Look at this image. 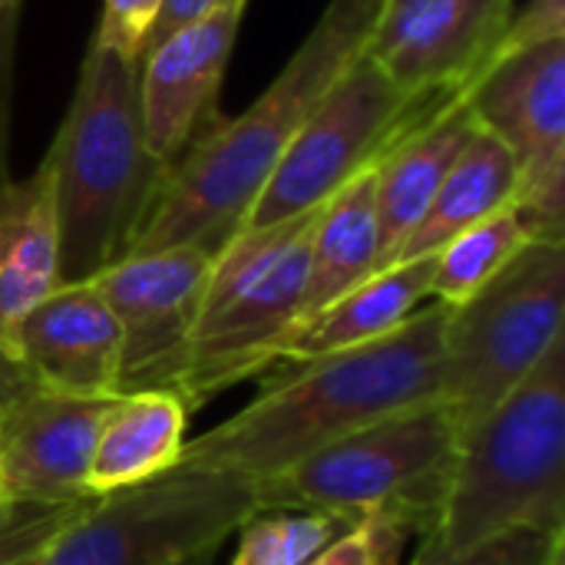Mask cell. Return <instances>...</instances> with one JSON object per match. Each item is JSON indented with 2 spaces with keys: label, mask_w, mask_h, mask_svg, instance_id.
<instances>
[{
  "label": "cell",
  "mask_w": 565,
  "mask_h": 565,
  "mask_svg": "<svg viewBox=\"0 0 565 565\" xmlns=\"http://www.w3.org/2000/svg\"><path fill=\"white\" fill-rule=\"evenodd\" d=\"M447 311L424 305L371 344L291 364L295 371L265 384L248 407L185 440L175 467L258 480L391 414L437 404Z\"/></svg>",
  "instance_id": "obj_1"
},
{
  "label": "cell",
  "mask_w": 565,
  "mask_h": 565,
  "mask_svg": "<svg viewBox=\"0 0 565 565\" xmlns=\"http://www.w3.org/2000/svg\"><path fill=\"white\" fill-rule=\"evenodd\" d=\"M30 387H36V381L26 374V367L20 364V358H13L10 351L0 348V417H3V411H7L13 401H20Z\"/></svg>",
  "instance_id": "obj_30"
},
{
  "label": "cell",
  "mask_w": 565,
  "mask_h": 565,
  "mask_svg": "<svg viewBox=\"0 0 565 565\" xmlns=\"http://www.w3.org/2000/svg\"><path fill=\"white\" fill-rule=\"evenodd\" d=\"M245 7L248 0H232L142 53V132L162 162L175 166L182 152L218 119L215 96L222 89Z\"/></svg>",
  "instance_id": "obj_14"
},
{
  "label": "cell",
  "mask_w": 565,
  "mask_h": 565,
  "mask_svg": "<svg viewBox=\"0 0 565 565\" xmlns=\"http://www.w3.org/2000/svg\"><path fill=\"white\" fill-rule=\"evenodd\" d=\"M565 242L533 238L477 295L447 311L440 404L460 437L510 397L563 338Z\"/></svg>",
  "instance_id": "obj_8"
},
{
  "label": "cell",
  "mask_w": 565,
  "mask_h": 565,
  "mask_svg": "<svg viewBox=\"0 0 565 565\" xmlns=\"http://www.w3.org/2000/svg\"><path fill=\"white\" fill-rule=\"evenodd\" d=\"M212 258L205 248L175 245L126 255L93 278L122 328L119 394H179Z\"/></svg>",
  "instance_id": "obj_11"
},
{
  "label": "cell",
  "mask_w": 565,
  "mask_h": 565,
  "mask_svg": "<svg viewBox=\"0 0 565 565\" xmlns=\"http://www.w3.org/2000/svg\"><path fill=\"white\" fill-rule=\"evenodd\" d=\"M553 40H565V0H530L520 13L510 17L490 66L497 60L516 56L523 50H533V46H543Z\"/></svg>",
  "instance_id": "obj_27"
},
{
  "label": "cell",
  "mask_w": 565,
  "mask_h": 565,
  "mask_svg": "<svg viewBox=\"0 0 565 565\" xmlns=\"http://www.w3.org/2000/svg\"><path fill=\"white\" fill-rule=\"evenodd\" d=\"M550 565H565V556H563V550H559V553H556V556H553V559H550Z\"/></svg>",
  "instance_id": "obj_33"
},
{
  "label": "cell",
  "mask_w": 565,
  "mask_h": 565,
  "mask_svg": "<svg viewBox=\"0 0 565 565\" xmlns=\"http://www.w3.org/2000/svg\"><path fill=\"white\" fill-rule=\"evenodd\" d=\"M225 3H232V0H162V10H159V20H156L149 40H146V50L156 46L159 40H166L169 33H175V30H182V26H189V23L209 17V13H215V10L225 7ZM146 50H142V53H146ZM139 60H142V56H139Z\"/></svg>",
  "instance_id": "obj_28"
},
{
  "label": "cell",
  "mask_w": 565,
  "mask_h": 565,
  "mask_svg": "<svg viewBox=\"0 0 565 565\" xmlns=\"http://www.w3.org/2000/svg\"><path fill=\"white\" fill-rule=\"evenodd\" d=\"M119 397V394H116ZM116 397L30 387L0 417V510H73L89 500V460Z\"/></svg>",
  "instance_id": "obj_13"
},
{
  "label": "cell",
  "mask_w": 565,
  "mask_h": 565,
  "mask_svg": "<svg viewBox=\"0 0 565 565\" xmlns=\"http://www.w3.org/2000/svg\"><path fill=\"white\" fill-rule=\"evenodd\" d=\"M185 401L175 391L119 394L89 460V497H106L169 473L185 447Z\"/></svg>",
  "instance_id": "obj_19"
},
{
  "label": "cell",
  "mask_w": 565,
  "mask_h": 565,
  "mask_svg": "<svg viewBox=\"0 0 565 565\" xmlns=\"http://www.w3.org/2000/svg\"><path fill=\"white\" fill-rule=\"evenodd\" d=\"M354 520L305 510H258L245 526L228 565H308Z\"/></svg>",
  "instance_id": "obj_23"
},
{
  "label": "cell",
  "mask_w": 565,
  "mask_h": 565,
  "mask_svg": "<svg viewBox=\"0 0 565 565\" xmlns=\"http://www.w3.org/2000/svg\"><path fill=\"white\" fill-rule=\"evenodd\" d=\"M565 533V341L460 437L450 483L420 559L467 553L500 533Z\"/></svg>",
  "instance_id": "obj_4"
},
{
  "label": "cell",
  "mask_w": 565,
  "mask_h": 565,
  "mask_svg": "<svg viewBox=\"0 0 565 565\" xmlns=\"http://www.w3.org/2000/svg\"><path fill=\"white\" fill-rule=\"evenodd\" d=\"M516 185H520V169L513 152L493 132L473 122V132L467 136L457 162L450 166L430 209L424 212L411 238L401 245L394 262L437 255L450 238H457L470 225L513 205Z\"/></svg>",
  "instance_id": "obj_20"
},
{
  "label": "cell",
  "mask_w": 565,
  "mask_h": 565,
  "mask_svg": "<svg viewBox=\"0 0 565 565\" xmlns=\"http://www.w3.org/2000/svg\"><path fill=\"white\" fill-rule=\"evenodd\" d=\"M43 162L53 179L60 285L89 281L129 255L172 172L142 132L136 60L89 43Z\"/></svg>",
  "instance_id": "obj_3"
},
{
  "label": "cell",
  "mask_w": 565,
  "mask_h": 565,
  "mask_svg": "<svg viewBox=\"0 0 565 565\" xmlns=\"http://www.w3.org/2000/svg\"><path fill=\"white\" fill-rule=\"evenodd\" d=\"M563 533L520 526L510 533H500L467 553L444 556V559H414L407 565H550V559L563 550Z\"/></svg>",
  "instance_id": "obj_25"
},
{
  "label": "cell",
  "mask_w": 565,
  "mask_h": 565,
  "mask_svg": "<svg viewBox=\"0 0 565 565\" xmlns=\"http://www.w3.org/2000/svg\"><path fill=\"white\" fill-rule=\"evenodd\" d=\"M162 0H103V17H99V30L93 36V43L116 50L126 60L142 56L146 40L159 20Z\"/></svg>",
  "instance_id": "obj_26"
},
{
  "label": "cell",
  "mask_w": 565,
  "mask_h": 565,
  "mask_svg": "<svg viewBox=\"0 0 565 565\" xmlns=\"http://www.w3.org/2000/svg\"><path fill=\"white\" fill-rule=\"evenodd\" d=\"M17 358L26 374L56 394L116 397L122 328L96 281L56 285L20 324Z\"/></svg>",
  "instance_id": "obj_15"
},
{
  "label": "cell",
  "mask_w": 565,
  "mask_h": 565,
  "mask_svg": "<svg viewBox=\"0 0 565 565\" xmlns=\"http://www.w3.org/2000/svg\"><path fill=\"white\" fill-rule=\"evenodd\" d=\"M381 0H331L275 83L238 116L215 119L172 166L129 255L175 245L215 255L245 222L308 113L364 50Z\"/></svg>",
  "instance_id": "obj_2"
},
{
  "label": "cell",
  "mask_w": 565,
  "mask_h": 565,
  "mask_svg": "<svg viewBox=\"0 0 565 565\" xmlns=\"http://www.w3.org/2000/svg\"><path fill=\"white\" fill-rule=\"evenodd\" d=\"M20 3L23 0H0V13H13V10H20Z\"/></svg>",
  "instance_id": "obj_31"
},
{
  "label": "cell",
  "mask_w": 565,
  "mask_h": 565,
  "mask_svg": "<svg viewBox=\"0 0 565 565\" xmlns=\"http://www.w3.org/2000/svg\"><path fill=\"white\" fill-rule=\"evenodd\" d=\"M315 218L238 228L215 252L179 384L185 407L271 367V348L298 324Z\"/></svg>",
  "instance_id": "obj_7"
},
{
  "label": "cell",
  "mask_w": 565,
  "mask_h": 565,
  "mask_svg": "<svg viewBox=\"0 0 565 565\" xmlns=\"http://www.w3.org/2000/svg\"><path fill=\"white\" fill-rule=\"evenodd\" d=\"M374 271H377V212H374V172L367 169L318 209L298 324L324 311L331 301L344 298Z\"/></svg>",
  "instance_id": "obj_21"
},
{
  "label": "cell",
  "mask_w": 565,
  "mask_h": 565,
  "mask_svg": "<svg viewBox=\"0 0 565 565\" xmlns=\"http://www.w3.org/2000/svg\"><path fill=\"white\" fill-rule=\"evenodd\" d=\"M530 242H533V235L516 205L493 212L490 218H483V222L470 225L467 232H460L457 238H450L434 255L430 298L444 308L463 305L507 262H513V255Z\"/></svg>",
  "instance_id": "obj_22"
},
{
  "label": "cell",
  "mask_w": 565,
  "mask_h": 565,
  "mask_svg": "<svg viewBox=\"0 0 565 565\" xmlns=\"http://www.w3.org/2000/svg\"><path fill=\"white\" fill-rule=\"evenodd\" d=\"M255 513L252 477L172 467L156 480L66 510L3 565H185L218 553Z\"/></svg>",
  "instance_id": "obj_6"
},
{
  "label": "cell",
  "mask_w": 565,
  "mask_h": 565,
  "mask_svg": "<svg viewBox=\"0 0 565 565\" xmlns=\"http://www.w3.org/2000/svg\"><path fill=\"white\" fill-rule=\"evenodd\" d=\"M447 99L454 96H407L361 50L308 113L242 228H268L318 212Z\"/></svg>",
  "instance_id": "obj_9"
},
{
  "label": "cell",
  "mask_w": 565,
  "mask_h": 565,
  "mask_svg": "<svg viewBox=\"0 0 565 565\" xmlns=\"http://www.w3.org/2000/svg\"><path fill=\"white\" fill-rule=\"evenodd\" d=\"M513 0H381L364 53L417 99L467 93L490 66Z\"/></svg>",
  "instance_id": "obj_12"
},
{
  "label": "cell",
  "mask_w": 565,
  "mask_h": 565,
  "mask_svg": "<svg viewBox=\"0 0 565 565\" xmlns=\"http://www.w3.org/2000/svg\"><path fill=\"white\" fill-rule=\"evenodd\" d=\"M411 533V526L391 516H361L308 565H407L404 546Z\"/></svg>",
  "instance_id": "obj_24"
},
{
  "label": "cell",
  "mask_w": 565,
  "mask_h": 565,
  "mask_svg": "<svg viewBox=\"0 0 565 565\" xmlns=\"http://www.w3.org/2000/svg\"><path fill=\"white\" fill-rule=\"evenodd\" d=\"M430 275H434V255L394 262L374 271L344 298L331 301L324 311L288 331L271 348V364L278 361L301 364L391 334L430 298Z\"/></svg>",
  "instance_id": "obj_18"
},
{
  "label": "cell",
  "mask_w": 565,
  "mask_h": 565,
  "mask_svg": "<svg viewBox=\"0 0 565 565\" xmlns=\"http://www.w3.org/2000/svg\"><path fill=\"white\" fill-rule=\"evenodd\" d=\"M460 450L454 414L437 401L367 424L305 460L255 480L258 510H305L344 520L391 516L430 533Z\"/></svg>",
  "instance_id": "obj_5"
},
{
  "label": "cell",
  "mask_w": 565,
  "mask_h": 565,
  "mask_svg": "<svg viewBox=\"0 0 565 565\" xmlns=\"http://www.w3.org/2000/svg\"><path fill=\"white\" fill-rule=\"evenodd\" d=\"M473 122L516 159L520 209L533 238L565 232V40L497 60L467 93Z\"/></svg>",
  "instance_id": "obj_10"
},
{
  "label": "cell",
  "mask_w": 565,
  "mask_h": 565,
  "mask_svg": "<svg viewBox=\"0 0 565 565\" xmlns=\"http://www.w3.org/2000/svg\"><path fill=\"white\" fill-rule=\"evenodd\" d=\"M60 285V232L50 166L0 182V348L17 358L23 318Z\"/></svg>",
  "instance_id": "obj_17"
},
{
  "label": "cell",
  "mask_w": 565,
  "mask_h": 565,
  "mask_svg": "<svg viewBox=\"0 0 565 565\" xmlns=\"http://www.w3.org/2000/svg\"><path fill=\"white\" fill-rule=\"evenodd\" d=\"M17 13H0V182L7 179V122H10V66H13V30Z\"/></svg>",
  "instance_id": "obj_29"
},
{
  "label": "cell",
  "mask_w": 565,
  "mask_h": 565,
  "mask_svg": "<svg viewBox=\"0 0 565 565\" xmlns=\"http://www.w3.org/2000/svg\"><path fill=\"white\" fill-rule=\"evenodd\" d=\"M212 556H215V553H209V556H199V559H192V563H185V565H209L212 563Z\"/></svg>",
  "instance_id": "obj_32"
},
{
  "label": "cell",
  "mask_w": 565,
  "mask_h": 565,
  "mask_svg": "<svg viewBox=\"0 0 565 565\" xmlns=\"http://www.w3.org/2000/svg\"><path fill=\"white\" fill-rule=\"evenodd\" d=\"M467 93L447 99L434 116L414 126L374 162L371 172L377 212V271L394 265L401 245L420 225L467 136L473 132Z\"/></svg>",
  "instance_id": "obj_16"
}]
</instances>
